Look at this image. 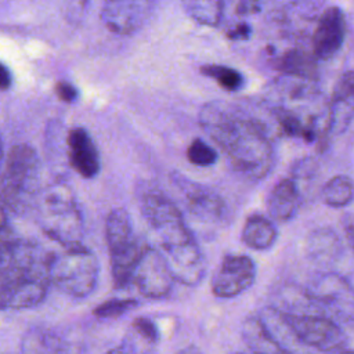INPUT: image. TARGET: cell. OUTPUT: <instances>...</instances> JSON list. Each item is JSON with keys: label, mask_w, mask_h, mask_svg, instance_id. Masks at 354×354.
I'll return each instance as SVG.
<instances>
[{"label": "cell", "mask_w": 354, "mask_h": 354, "mask_svg": "<svg viewBox=\"0 0 354 354\" xmlns=\"http://www.w3.org/2000/svg\"><path fill=\"white\" fill-rule=\"evenodd\" d=\"M277 236L278 232L274 223L261 214L249 216L241 234L242 242L254 250H266L271 248Z\"/></svg>", "instance_id": "obj_21"}, {"label": "cell", "mask_w": 354, "mask_h": 354, "mask_svg": "<svg viewBox=\"0 0 354 354\" xmlns=\"http://www.w3.org/2000/svg\"><path fill=\"white\" fill-rule=\"evenodd\" d=\"M300 205V194L296 181L290 177L279 180L271 189L267 199V210L272 220L275 221H289L292 220Z\"/></svg>", "instance_id": "obj_18"}, {"label": "cell", "mask_w": 354, "mask_h": 354, "mask_svg": "<svg viewBox=\"0 0 354 354\" xmlns=\"http://www.w3.org/2000/svg\"><path fill=\"white\" fill-rule=\"evenodd\" d=\"M304 296L328 318H353V289L348 281L335 272H322L314 277L306 288Z\"/></svg>", "instance_id": "obj_9"}, {"label": "cell", "mask_w": 354, "mask_h": 354, "mask_svg": "<svg viewBox=\"0 0 354 354\" xmlns=\"http://www.w3.org/2000/svg\"><path fill=\"white\" fill-rule=\"evenodd\" d=\"M12 77L10 73V69L0 62V90H7L11 86Z\"/></svg>", "instance_id": "obj_32"}, {"label": "cell", "mask_w": 354, "mask_h": 354, "mask_svg": "<svg viewBox=\"0 0 354 354\" xmlns=\"http://www.w3.org/2000/svg\"><path fill=\"white\" fill-rule=\"evenodd\" d=\"M346 37V14L339 6L325 8L318 17L311 37V53L315 59L328 61L342 48Z\"/></svg>", "instance_id": "obj_13"}, {"label": "cell", "mask_w": 354, "mask_h": 354, "mask_svg": "<svg viewBox=\"0 0 354 354\" xmlns=\"http://www.w3.org/2000/svg\"><path fill=\"white\" fill-rule=\"evenodd\" d=\"M131 329L137 336H140L144 342L149 344H155L160 339L159 328L155 324V321H152L151 318H147V317L136 318L131 324Z\"/></svg>", "instance_id": "obj_28"}, {"label": "cell", "mask_w": 354, "mask_h": 354, "mask_svg": "<svg viewBox=\"0 0 354 354\" xmlns=\"http://www.w3.org/2000/svg\"><path fill=\"white\" fill-rule=\"evenodd\" d=\"M250 35H252V28L245 22L235 24L227 30V36L231 40H246L250 37Z\"/></svg>", "instance_id": "obj_30"}, {"label": "cell", "mask_w": 354, "mask_h": 354, "mask_svg": "<svg viewBox=\"0 0 354 354\" xmlns=\"http://www.w3.org/2000/svg\"><path fill=\"white\" fill-rule=\"evenodd\" d=\"M137 304L138 303L134 299H109L98 304L93 310V314L101 319H113L124 315L126 313L133 310Z\"/></svg>", "instance_id": "obj_27"}, {"label": "cell", "mask_w": 354, "mask_h": 354, "mask_svg": "<svg viewBox=\"0 0 354 354\" xmlns=\"http://www.w3.org/2000/svg\"><path fill=\"white\" fill-rule=\"evenodd\" d=\"M145 354H152V353H145Z\"/></svg>", "instance_id": "obj_39"}, {"label": "cell", "mask_w": 354, "mask_h": 354, "mask_svg": "<svg viewBox=\"0 0 354 354\" xmlns=\"http://www.w3.org/2000/svg\"><path fill=\"white\" fill-rule=\"evenodd\" d=\"M177 354H203V353H202V350L199 347L191 344V346H187L183 350H180Z\"/></svg>", "instance_id": "obj_34"}, {"label": "cell", "mask_w": 354, "mask_h": 354, "mask_svg": "<svg viewBox=\"0 0 354 354\" xmlns=\"http://www.w3.org/2000/svg\"><path fill=\"white\" fill-rule=\"evenodd\" d=\"M153 7L152 1L111 0L102 6L101 19L108 30L116 35H130L145 24Z\"/></svg>", "instance_id": "obj_14"}, {"label": "cell", "mask_w": 354, "mask_h": 354, "mask_svg": "<svg viewBox=\"0 0 354 354\" xmlns=\"http://www.w3.org/2000/svg\"><path fill=\"white\" fill-rule=\"evenodd\" d=\"M242 340L248 346L249 354H282L256 314L243 321Z\"/></svg>", "instance_id": "obj_22"}, {"label": "cell", "mask_w": 354, "mask_h": 354, "mask_svg": "<svg viewBox=\"0 0 354 354\" xmlns=\"http://www.w3.org/2000/svg\"><path fill=\"white\" fill-rule=\"evenodd\" d=\"M201 73L213 79L225 91H238L245 84L243 75L232 66L206 64L201 66Z\"/></svg>", "instance_id": "obj_25"}, {"label": "cell", "mask_w": 354, "mask_h": 354, "mask_svg": "<svg viewBox=\"0 0 354 354\" xmlns=\"http://www.w3.org/2000/svg\"><path fill=\"white\" fill-rule=\"evenodd\" d=\"M40 160L28 144L14 145L6 155L0 178V203L14 213L35 206L40 194Z\"/></svg>", "instance_id": "obj_4"}, {"label": "cell", "mask_w": 354, "mask_h": 354, "mask_svg": "<svg viewBox=\"0 0 354 354\" xmlns=\"http://www.w3.org/2000/svg\"><path fill=\"white\" fill-rule=\"evenodd\" d=\"M171 181L180 191L184 206L192 216L205 223H221L227 218V205L217 191L192 181L180 173H173Z\"/></svg>", "instance_id": "obj_10"}, {"label": "cell", "mask_w": 354, "mask_h": 354, "mask_svg": "<svg viewBox=\"0 0 354 354\" xmlns=\"http://www.w3.org/2000/svg\"><path fill=\"white\" fill-rule=\"evenodd\" d=\"M343 252V243L337 234L326 227L314 230L306 241V253L310 260L321 266L335 263Z\"/></svg>", "instance_id": "obj_20"}, {"label": "cell", "mask_w": 354, "mask_h": 354, "mask_svg": "<svg viewBox=\"0 0 354 354\" xmlns=\"http://www.w3.org/2000/svg\"><path fill=\"white\" fill-rule=\"evenodd\" d=\"M48 254L32 241L0 238V310L32 308L44 300Z\"/></svg>", "instance_id": "obj_2"}, {"label": "cell", "mask_w": 354, "mask_h": 354, "mask_svg": "<svg viewBox=\"0 0 354 354\" xmlns=\"http://www.w3.org/2000/svg\"><path fill=\"white\" fill-rule=\"evenodd\" d=\"M321 199L330 207H344L353 199V181L346 174H337L321 188Z\"/></svg>", "instance_id": "obj_24"}, {"label": "cell", "mask_w": 354, "mask_h": 354, "mask_svg": "<svg viewBox=\"0 0 354 354\" xmlns=\"http://www.w3.org/2000/svg\"><path fill=\"white\" fill-rule=\"evenodd\" d=\"M131 283L148 299H162L170 293L174 279L159 249L151 245L144 246Z\"/></svg>", "instance_id": "obj_11"}, {"label": "cell", "mask_w": 354, "mask_h": 354, "mask_svg": "<svg viewBox=\"0 0 354 354\" xmlns=\"http://www.w3.org/2000/svg\"><path fill=\"white\" fill-rule=\"evenodd\" d=\"M282 314L304 348L324 354L351 350L348 337L335 319L322 315Z\"/></svg>", "instance_id": "obj_8"}, {"label": "cell", "mask_w": 354, "mask_h": 354, "mask_svg": "<svg viewBox=\"0 0 354 354\" xmlns=\"http://www.w3.org/2000/svg\"><path fill=\"white\" fill-rule=\"evenodd\" d=\"M138 205L142 217L159 241L160 252L196 241L177 203L158 185L144 183L138 188Z\"/></svg>", "instance_id": "obj_5"}, {"label": "cell", "mask_w": 354, "mask_h": 354, "mask_svg": "<svg viewBox=\"0 0 354 354\" xmlns=\"http://www.w3.org/2000/svg\"><path fill=\"white\" fill-rule=\"evenodd\" d=\"M41 231L62 248L80 245L83 217L77 201L65 183H54L40 191L35 203Z\"/></svg>", "instance_id": "obj_3"}, {"label": "cell", "mask_w": 354, "mask_h": 354, "mask_svg": "<svg viewBox=\"0 0 354 354\" xmlns=\"http://www.w3.org/2000/svg\"><path fill=\"white\" fill-rule=\"evenodd\" d=\"M105 238L113 285L116 289H124L131 285L134 268L145 246L134 236L131 220L126 209L115 207L108 213Z\"/></svg>", "instance_id": "obj_7"}, {"label": "cell", "mask_w": 354, "mask_h": 354, "mask_svg": "<svg viewBox=\"0 0 354 354\" xmlns=\"http://www.w3.org/2000/svg\"><path fill=\"white\" fill-rule=\"evenodd\" d=\"M54 91H55L57 97H58L61 101L68 102V104H72V102H75V101L79 98V91H77V88H76L72 83H69V82H66V80H59V82H57L55 86H54Z\"/></svg>", "instance_id": "obj_29"}, {"label": "cell", "mask_w": 354, "mask_h": 354, "mask_svg": "<svg viewBox=\"0 0 354 354\" xmlns=\"http://www.w3.org/2000/svg\"><path fill=\"white\" fill-rule=\"evenodd\" d=\"M274 66L283 75L296 79L315 80L318 75L317 59L303 47H290L274 57Z\"/></svg>", "instance_id": "obj_19"}, {"label": "cell", "mask_w": 354, "mask_h": 354, "mask_svg": "<svg viewBox=\"0 0 354 354\" xmlns=\"http://www.w3.org/2000/svg\"><path fill=\"white\" fill-rule=\"evenodd\" d=\"M235 354H249V353H235Z\"/></svg>", "instance_id": "obj_38"}, {"label": "cell", "mask_w": 354, "mask_h": 354, "mask_svg": "<svg viewBox=\"0 0 354 354\" xmlns=\"http://www.w3.org/2000/svg\"><path fill=\"white\" fill-rule=\"evenodd\" d=\"M256 279V264L245 254H227L221 260L212 281L216 297L231 299L248 290Z\"/></svg>", "instance_id": "obj_12"}, {"label": "cell", "mask_w": 354, "mask_h": 354, "mask_svg": "<svg viewBox=\"0 0 354 354\" xmlns=\"http://www.w3.org/2000/svg\"><path fill=\"white\" fill-rule=\"evenodd\" d=\"M68 162L83 178H94L101 170L100 152L84 127H73L66 137Z\"/></svg>", "instance_id": "obj_16"}, {"label": "cell", "mask_w": 354, "mask_h": 354, "mask_svg": "<svg viewBox=\"0 0 354 354\" xmlns=\"http://www.w3.org/2000/svg\"><path fill=\"white\" fill-rule=\"evenodd\" d=\"M199 126L221 148L238 174L261 180L271 171L274 148L260 120L230 104L212 101L201 108Z\"/></svg>", "instance_id": "obj_1"}, {"label": "cell", "mask_w": 354, "mask_h": 354, "mask_svg": "<svg viewBox=\"0 0 354 354\" xmlns=\"http://www.w3.org/2000/svg\"><path fill=\"white\" fill-rule=\"evenodd\" d=\"M187 159L195 166L209 167L217 162L218 153L202 138H194L187 148Z\"/></svg>", "instance_id": "obj_26"}, {"label": "cell", "mask_w": 354, "mask_h": 354, "mask_svg": "<svg viewBox=\"0 0 354 354\" xmlns=\"http://www.w3.org/2000/svg\"><path fill=\"white\" fill-rule=\"evenodd\" d=\"M105 354H133V351L127 346H119V347H115V348L106 351Z\"/></svg>", "instance_id": "obj_35"}, {"label": "cell", "mask_w": 354, "mask_h": 354, "mask_svg": "<svg viewBox=\"0 0 354 354\" xmlns=\"http://www.w3.org/2000/svg\"><path fill=\"white\" fill-rule=\"evenodd\" d=\"M6 227H7V217H6L4 207H3V205L0 203V236H1V234L6 231Z\"/></svg>", "instance_id": "obj_33"}, {"label": "cell", "mask_w": 354, "mask_h": 354, "mask_svg": "<svg viewBox=\"0 0 354 354\" xmlns=\"http://www.w3.org/2000/svg\"><path fill=\"white\" fill-rule=\"evenodd\" d=\"M330 354H353V350H346V351H340V353H330Z\"/></svg>", "instance_id": "obj_37"}, {"label": "cell", "mask_w": 354, "mask_h": 354, "mask_svg": "<svg viewBox=\"0 0 354 354\" xmlns=\"http://www.w3.org/2000/svg\"><path fill=\"white\" fill-rule=\"evenodd\" d=\"M3 142H1V138H0V166H1V162H3Z\"/></svg>", "instance_id": "obj_36"}, {"label": "cell", "mask_w": 354, "mask_h": 354, "mask_svg": "<svg viewBox=\"0 0 354 354\" xmlns=\"http://www.w3.org/2000/svg\"><path fill=\"white\" fill-rule=\"evenodd\" d=\"M189 18L206 26H218L223 18L224 3L218 0H188L183 3Z\"/></svg>", "instance_id": "obj_23"}, {"label": "cell", "mask_w": 354, "mask_h": 354, "mask_svg": "<svg viewBox=\"0 0 354 354\" xmlns=\"http://www.w3.org/2000/svg\"><path fill=\"white\" fill-rule=\"evenodd\" d=\"M160 253L163 254L174 281L187 286H194L205 277L206 263L196 241Z\"/></svg>", "instance_id": "obj_15"}, {"label": "cell", "mask_w": 354, "mask_h": 354, "mask_svg": "<svg viewBox=\"0 0 354 354\" xmlns=\"http://www.w3.org/2000/svg\"><path fill=\"white\" fill-rule=\"evenodd\" d=\"M236 14L239 15H253L261 11V3L257 1H239L236 4Z\"/></svg>", "instance_id": "obj_31"}, {"label": "cell", "mask_w": 354, "mask_h": 354, "mask_svg": "<svg viewBox=\"0 0 354 354\" xmlns=\"http://www.w3.org/2000/svg\"><path fill=\"white\" fill-rule=\"evenodd\" d=\"M354 111V75L351 71L344 72L335 88L332 98L328 104V133L329 137L344 133L351 120Z\"/></svg>", "instance_id": "obj_17"}, {"label": "cell", "mask_w": 354, "mask_h": 354, "mask_svg": "<svg viewBox=\"0 0 354 354\" xmlns=\"http://www.w3.org/2000/svg\"><path fill=\"white\" fill-rule=\"evenodd\" d=\"M48 278L61 292L82 299L97 286L100 266L95 254L86 246L76 245L48 254Z\"/></svg>", "instance_id": "obj_6"}]
</instances>
